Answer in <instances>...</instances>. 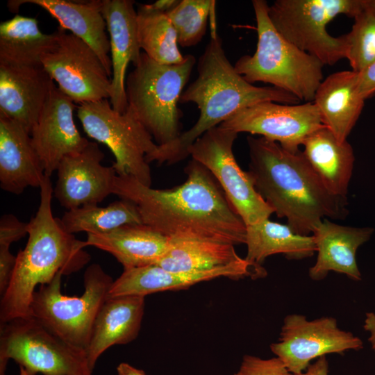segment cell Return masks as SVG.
Wrapping results in <instances>:
<instances>
[{
	"label": "cell",
	"mask_w": 375,
	"mask_h": 375,
	"mask_svg": "<svg viewBox=\"0 0 375 375\" xmlns=\"http://www.w3.org/2000/svg\"><path fill=\"white\" fill-rule=\"evenodd\" d=\"M185 172L183 184L166 190L117 175L113 194L133 202L144 224L170 239L245 244L247 226L209 170L192 159Z\"/></svg>",
	"instance_id": "cell-1"
},
{
	"label": "cell",
	"mask_w": 375,
	"mask_h": 375,
	"mask_svg": "<svg viewBox=\"0 0 375 375\" xmlns=\"http://www.w3.org/2000/svg\"><path fill=\"white\" fill-rule=\"evenodd\" d=\"M255 188L279 218L297 233L310 235L324 219H344L347 199L324 186L301 150L291 152L263 137H247Z\"/></svg>",
	"instance_id": "cell-2"
},
{
	"label": "cell",
	"mask_w": 375,
	"mask_h": 375,
	"mask_svg": "<svg viewBox=\"0 0 375 375\" xmlns=\"http://www.w3.org/2000/svg\"><path fill=\"white\" fill-rule=\"evenodd\" d=\"M197 77L183 90L181 103H194L199 110L196 123L174 141L158 145L146 156L148 163L156 161L173 165L190 156L194 142L236 112L263 101L297 104L300 101L273 86L258 87L247 81L229 62L222 41L215 30L197 62Z\"/></svg>",
	"instance_id": "cell-3"
},
{
	"label": "cell",
	"mask_w": 375,
	"mask_h": 375,
	"mask_svg": "<svg viewBox=\"0 0 375 375\" xmlns=\"http://www.w3.org/2000/svg\"><path fill=\"white\" fill-rule=\"evenodd\" d=\"M40 201L28 226V242L17 255L10 283L1 297L0 324L31 315L37 285L49 283L58 274L69 275L82 269L91 256L85 241L67 232L51 209L53 189L45 176L40 185Z\"/></svg>",
	"instance_id": "cell-4"
},
{
	"label": "cell",
	"mask_w": 375,
	"mask_h": 375,
	"mask_svg": "<svg viewBox=\"0 0 375 375\" xmlns=\"http://www.w3.org/2000/svg\"><path fill=\"white\" fill-rule=\"evenodd\" d=\"M258 42L252 55L240 57L235 70L249 83H269L297 97L313 101L323 81L324 64L286 40L274 27L269 17V5L264 0L252 1Z\"/></svg>",
	"instance_id": "cell-5"
},
{
	"label": "cell",
	"mask_w": 375,
	"mask_h": 375,
	"mask_svg": "<svg viewBox=\"0 0 375 375\" xmlns=\"http://www.w3.org/2000/svg\"><path fill=\"white\" fill-rule=\"evenodd\" d=\"M195 64L191 54L179 63L167 65L142 51L139 65L126 78L128 107L158 145L168 144L181 133L178 103Z\"/></svg>",
	"instance_id": "cell-6"
},
{
	"label": "cell",
	"mask_w": 375,
	"mask_h": 375,
	"mask_svg": "<svg viewBox=\"0 0 375 375\" xmlns=\"http://www.w3.org/2000/svg\"><path fill=\"white\" fill-rule=\"evenodd\" d=\"M62 275L58 273L49 283L39 286L33 294L31 315L62 340L86 350L113 280L100 265L92 264L84 273L83 293L71 297L61 292Z\"/></svg>",
	"instance_id": "cell-7"
},
{
	"label": "cell",
	"mask_w": 375,
	"mask_h": 375,
	"mask_svg": "<svg viewBox=\"0 0 375 375\" xmlns=\"http://www.w3.org/2000/svg\"><path fill=\"white\" fill-rule=\"evenodd\" d=\"M362 8L363 0H276L268 17L289 42L324 65H333L347 58L348 38L331 35L327 25L340 15L354 18Z\"/></svg>",
	"instance_id": "cell-8"
},
{
	"label": "cell",
	"mask_w": 375,
	"mask_h": 375,
	"mask_svg": "<svg viewBox=\"0 0 375 375\" xmlns=\"http://www.w3.org/2000/svg\"><path fill=\"white\" fill-rule=\"evenodd\" d=\"M9 360L29 375H92L85 350L48 330L34 317L17 318L0 325V375Z\"/></svg>",
	"instance_id": "cell-9"
},
{
	"label": "cell",
	"mask_w": 375,
	"mask_h": 375,
	"mask_svg": "<svg viewBox=\"0 0 375 375\" xmlns=\"http://www.w3.org/2000/svg\"><path fill=\"white\" fill-rule=\"evenodd\" d=\"M77 116L87 135L110 149L117 175H129L147 186L151 185L146 156L158 145L129 107L119 113L108 99L83 103L77 107Z\"/></svg>",
	"instance_id": "cell-10"
},
{
	"label": "cell",
	"mask_w": 375,
	"mask_h": 375,
	"mask_svg": "<svg viewBox=\"0 0 375 375\" xmlns=\"http://www.w3.org/2000/svg\"><path fill=\"white\" fill-rule=\"evenodd\" d=\"M238 135L218 126L199 138L189 154L209 170L247 226L269 219L274 211L256 190L249 172L235 160L233 147Z\"/></svg>",
	"instance_id": "cell-11"
},
{
	"label": "cell",
	"mask_w": 375,
	"mask_h": 375,
	"mask_svg": "<svg viewBox=\"0 0 375 375\" xmlns=\"http://www.w3.org/2000/svg\"><path fill=\"white\" fill-rule=\"evenodd\" d=\"M58 43L42 65L59 89L78 104L110 99L112 78L84 41L58 28Z\"/></svg>",
	"instance_id": "cell-12"
},
{
	"label": "cell",
	"mask_w": 375,
	"mask_h": 375,
	"mask_svg": "<svg viewBox=\"0 0 375 375\" xmlns=\"http://www.w3.org/2000/svg\"><path fill=\"white\" fill-rule=\"evenodd\" d=\"M362 346L359 338L341 330L333 317L310 321L303 315L292 314L284 319L280 338L270 348L291 373L299 374L316 358L359 350Z\"/></svg>",
	"instance_id": "cell-13"
},
{
	"label": "cell",
	"mask_w": 375,
	"mask_h": 375,
	"mask_svg": "<svg viewBox=\"0 0 375 375\" xmlns=\"http://www.w3.org/2000/svg\"><path fill=\"white\" fill-rule=\"evenodd\" d=\"M219 126L237 133L258 135L291 152L300 151L305 139L324 126L312 101L302 104L260 102L236 112Z\"/></svg>",
	"instance_id": "cell-14"
},
{
	"label": "cell",
	"mask_w": 375,
	"mask_h": 375,
	"mask_svg": "<svg viewBox=\"0 0 375 375\" xmlns=\"http://www.w3.org/2000/svg\"><path fill=\"white\" fill-rule=\"evenodd\" d=\"M104 154L95 142L80 152L65 156L57 168L53 194L69 210L98 205L113 194L117 173L112 166L101 165Z\"/></svg>",
	"instance_id": "cell-15"
},
{
	"label": "cell",
	"mask_w": 375,
	"mask_h": 375,
	"mask_svg": "<svg viewBox=\"0 0 375 375\" xmlns=\"http://www.w3.org/2000/svg\"><path fill=\"white\" fill-rule=\"evenodd\" d=\"M75 107L74 102L53 83L31 131L33 145L49 177L65 156L80 152L89 143L74 123Z\"/></svg>",
	"instance_id": "cell-16"
},
{
	"label": "cell",
	"mask_w": 375,
	"mask_h": 375,
	"mask_svg": "<svg viewBox=\"0 0 375 375\" xmlns=\"http://www.w3.org/2000/svg\"><path fill=\"white\" fill-rule=\"evenodd\" d=\"M266 272L251 265L245 258L230 265L212 269L198 272H175L157 265L124 269L113 281L107 296L144 297L153 293L188 288L202 281L219 277L239 279L244 277H260Z\"/></svg>",
	"instance_id": "cell-17"
},
{
	"label": "cell",
	"mask_w": 375,
	"mask_h": 375,
	"mask_svg": "<svg viewBox=\"0 0 375 375\" xmlns=\"http://www.w3.org/2000/svg\"><path fill=\"white\" fill-rule=\"evenodd\" d=\"M134 4L132 0H102L101 12L109 33L112 62L110 102L119 113L128 108L125 88L128 65L132 62L138 66L142 53Z\"/></svg>",
	"instance_id": "cell-18"
},
{
	"label": "cell",
	"mask_w": 375,
	"mask_h": 375,
	"mask_svg": "<svg viewBox=\"0 0 375 375\" xmlns=\"http://www.w3.org/2000/svg\"><path fill=\"white\" fill-rule=\"evenodd\" d=\"M53 83L42 65L0 64V113L30 134Z\"/></svg>",
	"instance_id": "cell-19"
},
{
	"label": "cell",
	"mask_w": 375,
	"mask_h": 375,
	"mask_svg": "<svg viewBox=\"0 0 375 375\" xmlns=\"http://www.w3.org/2000/svg\"><path fill=\"white\" fill-rule=\"evenodd\" d=\"M23 3L40 6L59 22V28L70 31L88 44L99 56L111 77L110 40L101 12L102 0H11L8 1V7L10 11L17 12Z\"/></svg>",
	"instance_id": "cell-20"
},
{
	"label": "cell",
	"mask_w": 375,
	"mask_h": 375,
	"mask_svg": "<svg viewBox=\"0 0 375 375\" xmlns=\"http://www.w3.org/2000/svg\"><path fill=\"white\" fill-rule=\"evenodd\" d=\"M45 176L30 134L17 122L0 113V186L20 194L28 187L40 188Z\"/></svg>",
	"instance_id": "cell-21"
},
{
	"label": "cell",
	"mask_w": 375,
	"mask_h": 375,
	"mask_svg": "<svg viewBox=\"0 0 375 375\" xmlns=\"http://www.w3.org/2000/svg\"><path fill=\"white\" fill-rule=\"evenodd\" d=\"M374 229L370 227H353L323 219L314 228L312 235L317 253L315 265L309 269L313 280H321L330 272L361 280L356 252L360 246L369 240Z\"/></svg>",
	"instance_id": "cell-22"
},
{
	"label": "cell",
	"mask_w": 375,
	"mask_h": 375,
	"mask_svg": "<svg viewBox=\"0 0 375 375\" xmlns=\"http://www.w3.org/2000/svg\"><path fill=\"white\" fill-rule=\"evenodd\" d=\"M365 100L359 90L358 72L344 70L323 79L312 102L323 125L343 142L358 121Z\"/></svg>",
	"instance_id": "cell-23"
},
{
	"label": "cell",
	"mask_w": 375,
	"mask_h": 375,
	"mask_svg": "<svg viewBox=\"0 0 375 375\" xmlns=\"http://www.w3.org/2000/svg\"><path fill=\"white\" fill-rule=\"evenodd\" d=\"M144 310V297L108 298L99 310L85 350L90 368L108 348L126 344L138 335Z\"/></svg>",
	"instance_id": "cell-24"
},
{
	"label": "cell",
	"mask_w": 375,
	"mask_h": 375,
	"mask_svg": "<svg viewBox=\"0 0 375 375\" xmlns=\"http://www.w3.org/2000/svg\"><path fill=\"white\" fill-rule=\"evenodd\" d=\"M169 240L146 224H129L106 233H88L85 242L110 253L126 269L156 265L168 250Z\"/></svg>",
	"instance_id": "cell-25"
},
{
	"label": "cell",
	"mask_w": 375,
	"mask_h": 375,
	"mask_svg": "<svg viewBox=\"0 0 375 375\" xmlns=\"http://www.w3.org/2000/svg\"><path fill=\"white\" fill-rule=\"evenodd\" d=\"M301 151L310 167L327 190L347 199L355 156L347 140L340 142L324 126L310 133Z\"/></svg>",
	"instance_id": "cell-26"
},
{
	"label": "cell",
	"mask_w": 375,
	"mask_h": 375,
	"mask_svg": "<svg viewBox=\"0 0 375 375\" xmlns=\"http://www.w3.org/2000/svg\"><path fill=\"white\" fill-rule=\"evenodd\" d=\"M57 43L56 31L43 33L35 18L17 14L0 24V64L42 66V57Z\"/></svg>",
	"instance_id": "cell-27"
},
{
	"label": "cell",
	"mask_w": 375,
	"mask_h": 375,
	"mask_svg": "<svg viewBox=\"0 0 375 375\" xmlns=\"http://www.w3.org/2000/svg\"><path fill=\"white\" fill-rule=\"evenodd\" d=\"M245 244V260L258 269H263L261 264L269 256L281 253L290 259H302L316 252L312 235L298 234L288 224L269 219L247 226Z\"/></svg>",
	"instance_id": "cell-28"
},
{
	"label": "cell",
	"mask_w": 375,
	"mask_h": 375,
	"mask_svg": "<svg viewBox=\"0 0 375 375\" xmlns=\"http://www.w3.org/2000/svg\"><path fill=\"white\" fill-rule=\"evenodd\" d=\"M242 259L231 244L203 239L171 238L168 250L156 265L175 272H198L224 267Z\"/></svg>",
	"instance_id": "cell-29"
},
{
	"label": "cell",
	"mask_w": 375,
	"mask_h": 375,
	"mask_svg": "<svg viewBox=\"0 0 375 375\" xmlns=\"http://www.w3.org/2000/svg\"><path fill=\"white\" fill-rule=\"evenodd\" d=\"M59 219L64 229L73 235L106 233L125 224H143L136 206L122 199L106 207L88 205L69 210Z\"/></svg>",
	"instance_id": "cell-30"
},
{
	"label": "cell",
	"mask_w": 375,
	"mask_h": 375,
	"mask_svg": "<svg viewBox=\"0 0 375 375\" xmlns=\"http://www.w3.org/2000/svg\"><path fill=\"white\" fill-rule=\"evenodd\" d=\"M137 24L140 48L151 59L167 65L183 60L176 33L166 13L141 4L137 11Z\"/></svg>",
	"instance_id": "cell-31"
},
{
	"label": "cell",
	"mask_w": 375,
	"mask_h": 375,
	"mask_svg": "<svg viewBox=\"0 0 375 375\" xmlns=\"http://www.w3.org/2000/svg\"><path fill=\"white\" fill-rule=\"evenodd\" d=\"M215 6L212 0H181L166 13L176 33L178 45L190 47L201 42Z\"/></svg>",
	"instance_id": "cell-32"
},
{
	"label": "cell",
	"mask_w": 375,
	"mask_h": 375,
	"mask_svg": "<svg viewBox=\"0 0 375 375\" xmlns=\"http://www.w3.org/2000/svg\"><path fill=\"white\" fill-rule=\"evenodd\" d=\"M352 28L348 33L347 59L351 70L360 72L375 62V15L363 1L362 10L354 17Z\"/></svg>",
	"instance_id": "cell-33"
},
{
	"label": "cell",
	"mask_w": 375,
	"mask_h": 375,
	"mask_svg": "<svg viewBox=\"0 0 375 375\" xmlns=\"http://www.w3.org/2000/svg\"><path fill=\"white\" fill-rule=\"evenodd\" d=\"M240 375H294L278 357L270 359L246 355L238 372Z\"/></svg>",
	"instance_id": "cell-34"
},
{
	"label": "cell",
	"mask_w": 375,
	"mask_h": 375,
	"mask_svg": "<svg viewBox=\"0 0 375 375\" xmlns=\"http://www.w3.org/2000/svg\"><path fill=\"white\" fill-rule=\"evenodd\" d=\"M28 224L21 222L12 214H6L0 219V245L10 247L28 235Z\"/></svg>",
	"instance_id": "cell-35"
},
{
	"label": "cell",
	"mask_w": 375,
	"mask_h": 375,
	"mask_svg": "<svg viewBox=\"0 0 375 375\" xmlns=\"http://www.w3.org/2000/svg\"><path fill=\"white\" fill-rule=\"evenodd\" d=\"M17 256L10 251V247L0 245V293L1 296L6 290L16 265Z\"/></svg>",
	"instance_id": "cell-36"
},
{
	"label": "cell",
	"mask_w": 375,
	"mask_h": 375,
	"mask_svg": "<svg viewBox=\"0 0 375 375\" xmlns=\"http://www.w3.org/2000/svg\"><path fill=\"white\" fill-rule=\"evenodd\" d=\"M358 74V88L362 97L366 99L375 94V62Z\"/></svg>",
	"instance_id": "cell-37"
},
{
	"label": "cell",
	"mask_w": 375,
	"mask_h": 375,
	"mask_svg": "<svg viewBox=\"0 0 375 375\" xmlns=\"http://www.w3.org/2000/svg\"><path fill=\"white\" fill-rule=\"evenodd\" d=\"M328 361L326 356H322L312 365H310L305 372L294 375H328Z\"/></svg>",
	"instance_id": "cell-38"
},
{
	"label": "cell",
	"mask_w": 375,
	"mask_h": 375,
	"mask_svg": "<svg viewBox=\"0 0 375 375\" xmlns=\"http://www.w3.org/2000/svg\"><path fill=\"white\" fill-rule=\"evenodd\" d=\"M178 2V0H158L152 3H146V5L151 10L167 13L174 8Z\"/></svg>",
	"instance_id": "cell-39"
},
{
	"label": "cell",
	"mask_w": 375,
	"mask_h": 375,
	"mask_svg": "<svg viewBox=\"0 0 375 375\" xmlns=\"http://www.w3.org/2000/svg\"><path fill=\"white\" fill-rule=\"evenodd\" d=\"M364 328L369 333V341L375 351V313L368 312L364 322Z\"/></svg>",
	"instance_id": "cell-40"
},
{
	"label": "cell",
	"mask_w": 375,
	"mask_h": 375,
	"mask_svg": "<svg viewBox=\"0 0 375 375\" xmlns=\"http://www.w3.org/2000/svg\"><path fill=\"white\" fill-rule=\"evenodd\" d=\"M117 375H146L144 372L135 368L132 365L122 362L117 367Z\"/></svg>",
	"instance_id": "cell-41"
},
{
	"label": "cell",
	"mask_w": 375,
	"mask_h": 375,
	"mask_svg": "<svg viewBox=\"0 0 375 375\" xmlns=\"http://www.w3.org/2000/svg\"><path fill=\"white\" fill-rule=\"evenodd\" d=\"M365 6L375 15V0H363Z\"/></svg>",
	"instance_id": "cell-42"
},
{
	"label": "cell",
	"mask_w": 375,
	"mask_h": 375,
	"mask_svg": "<svg viewBox=\"0 0 375 375\" xmlns=\"http://www.w3.org/2000/svg\"><path fill=\"white\" fill-rule=\"evenodd\" d=\"M19 375H29L24 367L19 366Z\"/></svg>",
	"instance_id": "cell-43"
},
{
	"label": "cell",
	"mask_w": 375,
	"mask_h": 375,
	"mask_svg": "<svg viewBox=\"0 0 375 375\" xmlns=\"http://www.w3.org/2000/svg\"><path fill=\"white\" fill-rule=\"evenodd\" d=\"M234 375H240V374L238 372L237 374H234Z\"/></svg>",
	"instance_id": "cell-44"
}]
</instances>
